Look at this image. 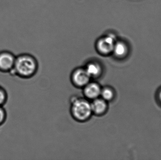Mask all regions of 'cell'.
<instances>
[{
    "label": "cell",
    "instance_id": "cell-5",
    "mask_svg": "<svg viewBox=\"0 0 161 160\" xmlns=\"http://www.w3.org/2000/svg\"><path fill=\"white\" fill-rule=\"evenodd\" d=\"M91 78L86 70L79 69L75 71L73 75V80L77 85H85L88 83Z\"/></svg>",
    "mask_w": 161,
    "mask_h": 160
},
{
    "label": "cell",
    "instance_id": "cell-10",
    "mask_svg": "<svg viewBox=\"0 0 161 160\" xmlns=\"http://www.w3.org/2000/svg\"><path fill=\"white\" fill-rule=\"evenodd\" d=\"M101 95L105 100H109L113 96V92L109 88H106L101 91Z\"/></svg>",
    "mask_w": 161,
    "mask_h": 160
},
{
    "label": "cell",
    "instance_id": "cell-4",
    "mask_svg": "<svg viewBox=\"0 0 161 160\" xmlns=\"http://www.w3.org/2000/svg\"><path fill=\"white\" fill-rule=\"evenodd\" d=\"M16 56L8 51L0 52V71H11L14 67Z\"/></svg>",
    "mask_w": 161,
    "mask_h": 160
},
{
    "label": "cell",
    "instance_id": "cell-8",
    "mask_svg": "<svg viewBox=\"0 0 161 160\" xmlns=\"http://www.w3.org/2000/svg\"><path fill=\"white\" fill-rule=\"evenodd\" d=\"M127 47L122 41H116L114 44L113 53L118 57L125 56L127 52Z\"/></svg>",
    "mask_w": 161,
    "mask_h": 160
},
{
    "label": "cell",
    "instance_id": "cell-12",
    "mask_svg": "<svg viewBox=\"0 0 161 160\" xmlns=\"http://www.w3.org/2000/svg\"><path fill=\"white\" fill-rule=\"evenodd\" d=\"M6 118V113L4 109L0 106V125L3 124L5 122Z\"/></svg>",
    "mask_w": 161,
    "mask_h": 160
},
{
    "label": "cell",
    "instance_id": "cell-2",
    "mask_svg": "<svg viewBox=\"0 0 161 160\" xmlns=\"http://www.w3.org/2000/svg\"><path fill=\"white\" fill-rule=\"evenodd\" d=\"M115 37L108 34L99 38L96 43V47L98 52L104 55H108L113 51L114 44L116 42Z\"/></svg>",
    "mask_w": 161,
    "mask_h": 160
},
{
    "label": "cell",
    "instance_id": "cell-7",
    "mask_svg": "<svg viewBox=\"0 0 161 160\" xmlns=\"http://www.w3.org/2000/svg\"><path fill=\"white\" fill-rule=\"evenodd\" d=\"M92 111L97 114L102 113L106 110L107 104L103 100L96 99L91 104Z\"/></svg>",
    "mask_w": 161,
    "mask_h": 160
},
{
    "label": "cell",
    "instance_id": "cell-6",
    "mask_svg": "<svg viewBox=\"0 0 161 160\" xmlns=\"http://www.w3.org/2000/svg\"><path fill=\"white\" fill-rule=\"evenodd\" d=\"M85 94L89 98H96L101 93V89L98 85L91 83L87 85L85 87Z\"/></svg>",
    "mask_w": 161,
    "mask_h": 160
},
{
    "label": "cell",
    "instance_id": "cell-1",
    "mask_svg": "<svg viewBox=\"0 0 161 160\" xmlns=\"http://www.w3.org/2000/svg\"><path fill=\"white\" fill-rule=\"evenodd\" d=\"M36 67L33 56L24 54L16 56L14 67L11 71L22 77H27L34 73Z\"/></svg>",
    "mask_w": 161,
    "mask_h": 160
},
{
    "label": "cell",
    "instance_id": "cell-9",
    "mask_svg": "<svg viewBox=\"0 0 161 160\" xmlns=\"http://www.w3.org/2000/svg\"><path fill=\"white\" fill-rule=\"evenodd\" d=\"M85 70L90 77H95L99 74L100 71V68L97 64L91 63L88 65Z\"/></svg>",
    "mask_w": 161,
    "mask_h": 160
},
{
    "label": "cell",
    "instance_id": "cell-11",
    "mask_svg": "<svg viewBox=\"0 0 161 160\" xmlns=\"http://www.w3.org/2000/svg\"><path fill=\"white\" fill-rule=\"evenodd\" d=\"M7 99V94L5 90L0 86V106H3Z\"/></svg>",
    "mask_w": 161,
    "mask_h": 160
},
{
    "label": "cell",
    "instance_id": "cell-13",
    "mask_svg": "<svg viewBox=\"0 0 161 160\" xmlns=\"http://www.w3.org/2000/svg\"><path fill=\"white\" fill-rule=\"evenodd\" d=\"M159 99H160V101H161V91L160 93V94H159Z\"/></svg>",
    "mask_w": 161,
    "mask_h": 160
},
{
    "label": "cell",
    "instance_id": "cell-3",
    "mask_svg": "<svg viewBox=\"0 0 161 160\" xmlns=\"http://www.w3.org/2000/svg\"><path fill=\"white\" fill-rule=\"evenodd\" d=\"M72 111L75 118L84 120L89 117L92 112L91 104L83 100H77L73 104Z\"/></svg>",
    "mask_w": 161,
    "mask_h": 160
}]
</instances>
